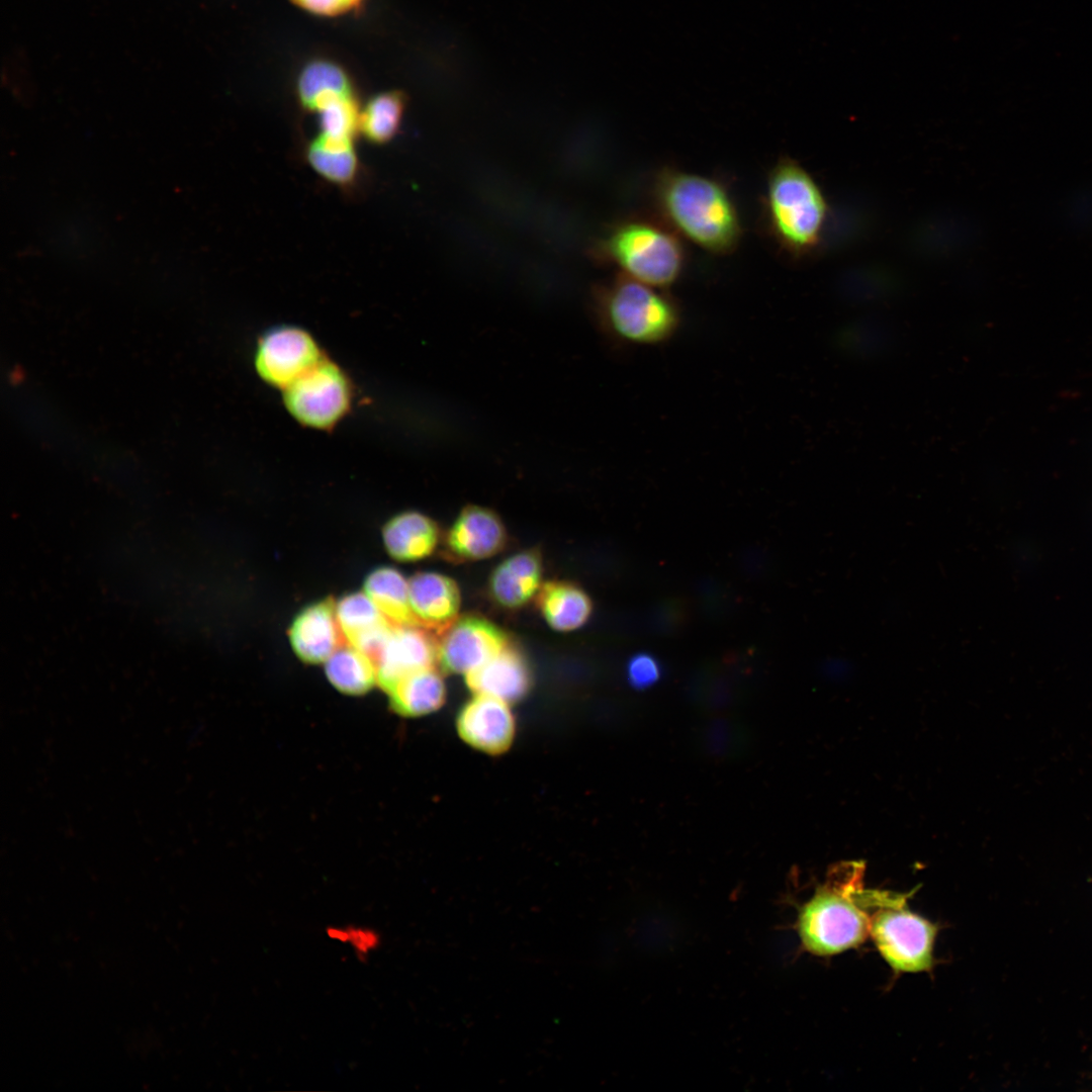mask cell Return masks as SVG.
<instances>
[{
  "instance_id": "6da1fadb",
  "label": "cell",
  "mask_w": 1092,
  "mask_h": 1092,
  "mask_svg": "<svg viewBox=\"0 0 1092 1092\" xmlns=\"http://www.w3.org/2000/svg\"><path fill=\"white\" fill-rule=\"evenodd\" d=\"M653 195L667 224L707 252L734 251L742 237L736 204L719 180L675 169L662 170Z\"/></svg>"
},
{
  "instance_id": "7a4b0ae2",
  "label": "cell",
  "mask_w": 1092,
  "mask_h": 1092,
  "mask_svg": "<svg viewBox=\"0 0 1092 1092\" xmlns=\"http://www.w3.org/2000/svg\"><path fill=\"white\" fill-rule=\"evenodd\" d=\"M763 212L769 236L788 255L805 258L821 248L829 203L815 178L798 161L783 157L769 170Z\"/></svg>"
},
{
  "instance_id": "3957f363",
  "label": "cell",
  "mask_w": 1092,
  "mask_h": 1092,
  "mask_svg": "<svg viewBox=\"0 0 1092 1092\" xmlns=\"http://www.w3.org/2000/svg\"><path fill=\"white\" fill-rule=\"evenodd\" d=\"M863 862L835 866L827 881L801 906L797 930L803 947L832 956L859 945L870 933L862 893Z\"/></svg>"
},
{
  "instance_id": "277c9868",
  "label": "cell",
  "mask_w": 1092,
  "mask_h": 1092,
  "mask_svg": "<svg viewBox=\"0 0 1092 1092\" xmlns=\"http://www.w3.org/2000/svg\"><path fill=\"white\" fill-rule=\"evenodd\" d=\"M602 259L623 275L665 289L681 275L686 252L676 233L650 218L636 217L614 226L599 244Z\"/></svg>"
},
{
  "instance_id": "5b68a950",
  "label": "cell",
  "mask_w": 1092,
  "mask_h": 1092,
  "mask_svg": "<svg viewBox=\"0 0 1092 1092\" xmlns=\"http://www.w3.org/2000/svg\"><path fill=\"white\" fill-rule=\"evenodd\" d=\"M601 323L617 339L636 345L660 344L676 332L680 313L663 289L620 274L596 292Z\"/></svg>"
},
{
  "instance_id": "8992f818",
  "label": "cell",
  "mask_w": 1092,
  "mask_h": 1092,
  "mask_svg": "<svg viewBox=\"0 0 1092 1092\" xmlns=\"http://www.w3.org/2000/svg\"><path fill=\"white\" fill-rule=\"evenodd\" d=\"M906 900V894L875 890L870 910V934L894 971H928L933 963L937 926L908 910Z\"/></svg>"
},
{
  "instance_id": "52a82bcc",
  "label": "cell",
  "mask_w": 1092,
  "mask_h": 1092,
  "mask_svg": "<svg viewBox=\"0 0 1092 1092\" xmlns=\"http://www.w3.org/2000/svg\"><path fill=\"white\" fill-rule=\"evenodd\" d=\"M283 401L290 415L300 424L328 430L348 413L352 387L341 367L324 357L283 389Z\"/></svg>"
},
{
  "instance_id": "ba28073f",
  "label": "cell",
  "mask_w": 1092,
  "mask_h": 1092,
  "mask_svg": "<svg viewBox=\"0 0 1092 1092\" xmlns=\"http://www.w3.org/2000/svg\"><path fill=\"white\" fill-rule=\"evenodd\" d=\"M324 357L309 333L283 325L267 331L259 339L254 365L261 379L283 390Z\"/></svg>"
},
{
  "instance_id": "9c48e42d",
  "label": "cell",
  "mask_w": 1092,
  "mask_h": 1092,
  "mask_svg": "<svg viewBox=\"0 0 1092 1092\" xmlns=\"http://www.w3.org/2000/svg\"><path fill=\"white\" fill-rule=\"evenodd\" d=\"M438 639V663L443 670L465 675L495 656L509 643L508 635L479 616L458 618Z\"/></svg>"
},
{
  "instance_id": "30bf717a",
  "label": "cell",
  "mask_w": 1092,
  "mask_h": 1092,
  "mask_svg": "<svg viewBox=\"0 0 1092 1092\" xmlns=\"http://www.w3.org/2000/svg\"><path fill=\"white\" fill-rule=\"evenodd\" d=\"M508 533L492 510L468 505L443 537L442 554L451 562L486 559L505 549Z\"/></svg>"
},
{
  "instance_id": "8fae6325",
  "label": "cell",
  "mask_w": 1092,
  "mask_h": 1092,
  "mask_svg": "<svg viewBox=\"0 0 1092 1092\" xmlns=\"http://www.w3.org/2000/svg\"><path fill=\"white\" fill-rule=\"evenodd\" d=\"M438 662V639L419 626L394 625L376 659L377 681L386 692L400 678Z\"/></svg>"
},
{
  "instance_id": "7c38bea8",
  "label": "cell",
  "mask_w": 1092,
  "mask_h": 1092,
  "mask_svg": "<svg viewBox=\"0 0 1092 1092\" xmlns=\"http://www.w3.org/2000/svg\"><path fill=\"white\" fill-rule=\"evenodd\" d=\"M457 728L468 744L495 754L507 750L512 743L515 722L507 702L475 695L462 709Z\"/></svg>"
},
{
  "instance_id": "4fadbf2b",
  "label": "cell",
  "mask_w": 1092,
  "mask_h": 1092,
  "mask_svg": "<svg viewBox=\"0 0 1092 1092\" xmlns=\"http://www.w3.org/2000/svg\"><path fill=\"white\" fill-rule=\"evenodd\" d=\"M412 611L419 625L438 635L459 617L460 589L454 579L437 572H419L408 579Z\"/></svg>"
},
{
  "instance_id": "5bb4252c",
  "label": "cell",
  "mask_w": 1092,
  "mask_h": 1092,
  "mask_svg": "<svg viewBox=\"0 0 1092 1092\" xmlns=\"http://www.w3.org/2000/svg\"><path fill=\"white\" fill-rule=\"evenodd\" d=\"M542 556L537 549L517 552L500 562L488 579V594L500 608L526 606L542 585Z\"/></svg>"
},
{
  "instance_id": "9a60e30c",
  "label": "cell",
  "mask_w": 1092,
  "mask_h": 1092,
  "mask_svg": "<svg viewBox=\"0 0 1092 1092\" xmlns=\"http://www.w3.org/2000/svg\"><path fill=\"white\" fill-rule=\"evenodd\" d=\"M340 627L332 599L303 609L293 620L289 639L295 654L304 662L321 663L340 646Z\"/></svg>"
},
{
  "instance_id": "2e32d148",
  "label": "cell",
  "mask_w": 1092,
  "mask_h": 1092,
  "mask_svg": "<svg viewBox=\"0 0 1092 1092\" xmlns=\"http://www.w3.org/2000/svg\"><path fill=\"white\" fill-rule=\"evenodd\" d=\"M336 617L346 642L375 659L394 624L364 593H353L336 604Z\"/></svg>"
},
{
  "instance_id": "e0dca14e",
  "label": "cell",
  "mask_w": 1092,
  "mask_h": 1092,
  "mask_svg": "<svg viewBox=\"0 0 1092 1092\" xmlns=\"http://www.w3.org/2000/svg\"><path fill=\"white\" fill-rule=\"evenodd\" d=\"M465 676L467 686L475 695L490 696L508 704L520 700L531 685L526 658L511 643Z\"/></svg>"
},
{
  "instance_id": "ac0fdd59",
  "label": "cell",
  "mask_w": 1092,
  "mask_h": 1092,
  "mask_svg": "<svg viewBox=\"0 0 1092 1092\" xmlns=\"http://www.w3.org/2000/svg\"><path fill=\"white\" fill-rule=\"evenodd\" d=\"M388 554L402 562L430 556L441 539L438 524L418 512H403L390 519L382 530Z\"/></svg>"
},
{
  "instance_id": "d6986e66",
  "label": "cell",
  "mask_w": 1092,
  "mask_h": 1092,
  "mask_svg": "<svg viewBox=\"0 0 1092 1092\" xmlns=\"http://www.w3.org/2000/svg\"><path fill=\"white\" fill-rule=\"evenodd\" d=\"M536 606L546 623L560 632L578 629L593 612L592 599L580 586L560 580L541 585L536 595Z\"/></svg>"
},
{
  "instance_id": "ffe728a7",
  "label": "cell",
  "mask_w": 1092,
  "mask_h": 1092,
  "mask_svg": "<svg viewBox=\"0 0 1092 1092\" xmlns=\"http://www.w3.org/2000/svg\"><path fill=\"white\" fill-rule=\"evenodd\" d=\"M354 141L318 131L306 147V161L327 181L349 188L355 184L360 167Z\"/></svg>"
},
{
  "instance_id": "44dd1931",
  "label": "cell",
  "mask_w": 1092,
  "mask_h": 1092,
  "mask_svg": "<svg viewBox=\"0 0 1092 1092\" xmlns=\"http://www.w3.org/2000/svg\"><path fill=\"white\" fill-rule=\"evenodd\" d=\"M387 693L396 712L404 716H422L443 705L446 689L441 674L432 666L403 676Z\"/></svg>"
},
{
  "instance_id": "7402d4cb",
  "label": "cell",
  "mask_w": 1092,
  "mask_h": 1092,
  "mask_svg": "<svg viewBox=\"0 0 1092 1092\" xmlns=\"http://www.w3.org/2000/svg\"><path fill=\"white\" fill-rule=\"evenodd\" d=\"M364 593L394 624L419 626L410 604L408 580L392 567H379L366 577Z\"/></svg>"
},
{
  "instance_id": "603a6c76",
  "label": "cell",
  "mask_w": 1092,
  "mask_h": 1092,
  "mask_svg": "<svg viewBox=\"0 0 1092 1092\" xmlns=\"http://www.w3.org/2000/svg\"><path fill=\"white\" fill-rule=\"evenodd\" d=\"M325 663L328 679L342 693L362 695L377 681L374 660L347 642L339 646Z\"/></svg>"
},
{
  "instance_id": "cb8c5ba5",
  "label": "cell",
  "mask_w": 1092,
  "mask_h": 1092,
  "mask_svg": "<svg viewBox=\"0 0 1092 1092\" xmlns=\"http://www.w3.org/2000/svg\"><path fill=\"white\" fill-rule=\"evenodd\" d=\"M406 97L401 91L381 92L360 110L359 133L374 145L393 140L402 122Z\"/></svg>"
},
{
  "instance_id": "d4e9b609",
  "label": "cell",
  "mask_w": 1092,
  "mask_h": 1092,
  "mask_svg": "<svg viewBox=\"0 0 1092 1092\" xmlns=\"http://www.w3.org/2000/svg\"><path fill=\"white\" fill-rule=\"evenodd\" d=\"M750 741L749 730L733 718L710 721L700 728L697 735V744L702 753L719 759L742 755Z\"/></svg>"
},
{
  "instance_id": "484cf974",
  "label": "cell",
  "mask_w": 1092,
  "mask_h": 1092,
  "mask_svg": "<svg viewBox=\"0 0 1092 1092\" xmlns=\"http://www.w3.org/2000/svg\"><path fill=\"white\" fill-rule=\"evenodd\" d=\"M352 90L354 86L347 72L340 65L325 59L306 64L296 84L299 103L305 110L323 95Z\"/></svg>"
},
{
  "instance_id": "4316f807",
  "label": "cell",
  "mask_w": 1092,
  "mask_h": 1092,
  "mask_svg": "<svg viewBox=\"0 0 1092 1092\" xmlns=\"http://www.w3.org/2000/svg\"><path fill=\"white\" fill-rule=\"evenodd\" d=\"M327 936L336 942L347 944L355 954L365 960L381 945L380 933L362 925H331L326 929Z\"/></svg>"
},
{
  "instance_id": "83f0119b",
  "label": "cell",
  "mask_w": 1092,
  "mask_h": 1092,
  "mask_svg": "<svg viewBox=\"0 0 1092 1092\" xmlns=\"http://www.w3.org/2000/svg\"><path fill=\"white\" fill-rule=\"evenodd\" d=\"M626 676L633 689L646 690L661 678L662 666L654 655L639 652L630 657L626 666Z\"/></svg>"
},
{
  "instance_id": "f1b7e54d",
  "label": "cell",
  "mask_w": 1092,
  "mask_h": 1092,
  "mask_svg": "<svg viewBox=\"0 0 1092 1092\" xmlns=\"http://www.w3.org/2000/svg\"><path fill=\"white\" fill-rule=\"evenodd\" d=\"M298 7L318 16H338L360 5L363 0H291Z\"/></svg>"
}]
</instances>
